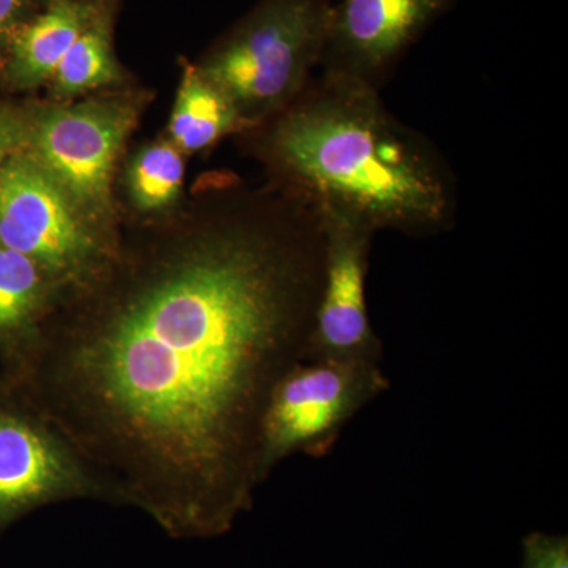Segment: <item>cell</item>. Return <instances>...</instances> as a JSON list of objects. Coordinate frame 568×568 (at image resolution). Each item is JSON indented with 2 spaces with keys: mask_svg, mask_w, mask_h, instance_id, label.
<instances>
[{
  "mask_svg": "<svg viewBox=\"0 0 568 568\" xmlns=\"http://www.w3.org/2000/svg\"><path fill=\"white\" fill-rule=\"evenodd\" d=\"M252 130L216 85L197 70L196 63H183L182 80L170 125L168 140L183 155L209 151L223 138Z\"/></svg>",
  "mask_w": 568,
  "mask_h": 568,
  "instance_id": "12",
  "label": "cell"
},
{
  "mask_svg": "<svg viewBox=\"0 0 568 568\" xmlns=\"http://www.w3.org/2000/svg\"><path fill=\"white\" fill-rule=\"evenodd\" d=\"M521 568H568L567 537L529 534L523 547Z\"/></svg>",
  "mask_w": 568,
  "mask_h": 568,
  "instance_id": "15",
  "label": "cell"
},
{
  "mask_svg": "<svg viewBox=\"0 0 568 568\" xmlns=\"http://www.w3.org/2000/svg\"><path fill=\"white\" fill-rule=\"evenodd\" d=\"M320 215L325 233V271L306 362L379 364L383 343L366 305V275L376 231L353 216Z\"/></svg>",
  "mask_w": 568,
  "mask_h": 568,
  "instance_id": "8",
  "label": "cell"
},
{
  "mask_svg": "<svg viewBox=\"0 0 568 568\" xmlns=\"http://www.w3.org/2000/svg\"><path fill=\"white\" fill-rule=\"evenodd\" d=\"M334 3L261 0L196 63L250 126L263 125L305 92L321 65Z\"/></svg>",
  "mask_w": 568,
  "mask_h": 568,
  "instance_id": "3",
  "label": "cell"
},
{
  "mask_svg": "<svg viewBox=\"0 0 568 568\" xmlns=\"http://www.w3.org/2000/svg\"><path fill=\"white\" fill-rule=\"evenodd\" d=\"M39 10L33 0H0V52L18 29Z\"/></svg>",
  "mask_w": 568,
  "mask_h": 568,
  "instance_id": "17",
  "label": "cell"
},
{
  "mask_svg": "<svg viewBox=\"0 0 568 568\" xmlns=\"http://www.w3.org/2000/svg\"><path fill=\"white\" fill-rule=\"evenodd\" d=\"M390 387L379 364L308 361L295 365L271 396L261 439V477L267 480L294 454L323 458L355 414Z\"/></svg>",
  "mask_w": 568,
  "mask_h": 568,
  "instance_id": "6",
  "label": "cell"
},
{
  "mask_svg": "<svg viewBox=\"0 0 568 568\" xmlns=\"http://www.w3.org/2000/svg\"><path fill=\"white\" fill-rule=\"evenodd\" d=\"M454 0H343L332 10L321 67L379 91L406 51Z\"/></svg>",
  "mask_w": 568,
  "mask_h": 568,
  "instance_id": "9",
  "label": "cell"
},
{
  "mask_svg": "<svg viewBox=\"0 0 568 568\" xmlns=\"http://www.w3.org/2000/svg\"><path fill=\"white\" fill-rule=\"evenodd\" d=\"M36 2V6L39 7V9H43V7L51 6V3L59 2V0H33Z\"/></svg>",
  "mask_w": 568,
  "mask_h": 568,
  "instance_id": "18",
  "label": "cell"
},
{
  "mask_svg": "<svg viewBox=\"0 0 568 568\" xmlns=\"http://www.w3.org/2000/svg\"><path fill=\"white\" fill-rule=\"evenodd\" d=\"M29 142V111L0 106V164L26 151Z\"/></svg>",
  "mask_w": 568,
  "mask_h": 568,
  "instance_id": "16",
  "label": "cell"
},
{
  "mask_svg": "<svg viewBox=\"0 0 568 568\" xmlns=\"http://www.w3.org/2000/svg\"><path fill=\"white\" fill-rule=\"evenodd\" d=\"M325 271L323 219L276 186L220 197L181 234L123 250L67 298L7 379L110 491L174 540L252 510L275 387L306 362Z\"/></svg>",
  "mask_w": 568,
  "mask_h": 568,
  "instance_id": "1",
  "label": "cell"
},
{
  "mask_svg": "<svg viewBox=\"0 0 568 568\" xmlns=\"http://www.w3.org/2000/svg\"><path fill=\"white\" fill-rule=\"evenodd\" d=\"M144 108L142 93H99L29 111L28 151L85 215L112 231L115 162Z\"/></svg>",
  "mask_w": 568,
  "mask_h": 568,
  "instance_id": "5",
  "label": "cell"
},
{
  "mask_svg": "<svg viewBox=\"0 0 568 568\" xmlns=\"http://www.w3.org/2000/svg\"><path fill=\"white\" fill-rule=\"evenodd\" d=\"M108 0H59L24 22L0 52V80L13 91L50 84L74 40Z\"/></svg>",
  "mask_w": 568,
  "mask_h": 568,
  "instance_id": "10",
  "label": "cell"
},
{
  "mask_svg": "<svg viewBox=\"0 0 568 568\" xmlns=\"http://www.w3.org/2000/svg\"><path fill=\"white\" fill-rule=\"evenodd\" d=\"M185 181V155L170 140L133 153L125 171L130 203L141 213H162L178 204Z\"/></svg>",
  "mask_w": 568,
  "mask_h": 568,
  "instance_id": "14",
  "label": "cell"
},
{
  "mask_svg": "<svg viewBox=\"0 0 568 568\" xmlns=\"http://www.w3.org/2000/svg\"><path fill=\"white\" fill-rule=\"evenodd\" d=\"M111 504L110 491L47 414L9 379L0 384V534L39 508Z\"/></svg>",
  "mask_w": 568,
  "mask_h": 568,
  "instance_id": "7",
  "label": "cell"
},
{
  "mask_svg": "<svg viewBox=\"0 0 568 568\" xmlns=\"http://www.w3.org/2000/svg\"><path fill=\"white\" fill-rule=\"evenodd\" d=\"M62 301L61 291L39 265L0 244V357L7 373L28 357Z\"/></svg>",
  "mask_w": 568,
  "mask_h": 568,
  "instance_id": "11",
  "label": "cell"
},
{
  "mask_svg": "<svg viewBox=\"0 0 568 568\" xmlns=\"http://www.w3.org/2000/svg\"><path fill=\"white\" fill-rule=\"evenodd\" d=\"M0 244L39 265L63 301L95 286L121 253L28 151L0 164Z\"/></svg>",
  "mask_w": 568,
  "mask_h": 568,
  "instance_id": "4",
  "label": "cell"
},
{
  "mask_svg": "<svg viewBox=\"0 0 568 568\" xmlns=\"http://www.w3.org/2000/svg\"><path fill=\"white\" fill-rule=\"evenodd\" d=\"M244 134L276 186L320 213L416 237L454 223L450 166L365 82L323 71L290 108Z\"/></svg>",
  "mask_w": 568,
  "mask_h": 568,
  "instance_id": "2",
  "label": "cell"
},
{
  "mask_svg": "<svg viewBox=\"0 0 568 568\" xmlns=\"http://www.w3.org/2000/svg\"><path fill=\"white\" fill-rule=\"evenodd\" d=\"M114 13L115 0H108L71 44L48 84L54 102H71L126 80L114 50Z\"/></svg>",
  "mask_w": 568,
  "mask_h": 568,
  "instance_id": "13",
  "label": "cell"
}]
</instances>
